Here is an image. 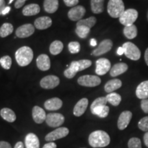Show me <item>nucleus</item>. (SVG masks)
I'll return each mask as SVG.
<instances>
[{
	"label": "nucleus",
	"mask_w": 148,
	"mask_h": 148,
	"mask_svg": "<svg viewBox=\"0 0 148 148\" xmlns=\"http://www.w3.org/2000/svg\"><path fill=\"white\" fill-rule=\"evenodd\" d=\"M107 102H108V101H107L106 97H98L92 101V103H91V106H90V110H93V109L97 108V107L106 106Z\"/></svg>",
	"instance_id": "nucleus-36"
},
{
	"label": "nucleus",
	"mask_w": 148,
	"mask_h": 148,
	"mask_svg": "<svg viewBox=\"0 0 148 148\" xmlns=\"http://www.w3.org/2000/svg\"><path fill=\"white\" fill-rule=\"evenodd\" d=\"M26 1L27 0H16L15 3H14V7L16 8H21Z\"/></svg>",
	"instance_id": "nucleus-43"
},
{
	"label": "nucleus",
	"mask_w": 148,
	"mask_h": 148,
	"mask_svg": "<svg viewBox=\"0 0 148 148\" xmlns=\"http://www.w3.org/2000/svg\"><path fill=\"white\" fill-rule=\"evenodd\" d=\"M111 69V63L107 58H99L96 61L95 73L97 75H103L108 73Z\"/></svg>",
	"instance_id": "nucleus-11"
},
{
	"label": "nucleus",
	"mask_w": 148,
	"mask_h": 148,
	"mask_svg": "<svg viewBox=\"0 0 148 148\" xmlns=\"http://www.w3.org/2000/svg\"><path fill=\"white\" fill-rule=\"evenodd\" d=\"M14 148H24V144L21 141H18L16 143Z\"/></svg>",
	"instance_id": "nucleus-51"
},
{
	"label": "nucleus",
	"mask_w": 148,
	"mask_h": 148,
	"mask_svg": "<svg viewBox=\"0 0 148 148\" xmlns=\"http://www.w3.org/2000/svg\"><path fill=\"white\" fill-rule=\"evenodd\" d=\"M92 62L90 60H79L73 61L69 67L64 71V75L66 78L71 79L76 75L77 72L83 71L91 66Z\"/></svg>",
	"instance_id": "nucleus-2"
},
{
	"label": "nucleus",
	"mask_w": 148,
	"mask_h": 148,
	"mask_svg": "<svg viewBox=\"0 0 148 148\" xmlns=\"http://www.w3.org/2000/svg\"><path fill=\"white\" fill-rule=\"evenodd\" d=\"M110 138L105 131L96 130L92 132L88 137V143L92 147H104L110 144Z\"/></svg>",
	"instance_id": "nucleus-1"
},
{
	"label": "nucleus",
	"mask_w": 148,
	"mask_h": 148,
	"mask_svg": "<svg viewBox=\"0 0 148 148\" xmlns=\"http://www.w3.org/2000/svg\"><path fill=\"white\" fill-rule=\"evenodd\" d=\"M90 29L86 26L83 25H79V26H76L75 28V33L81 38H85L89 34Z\"/></svg>",
	"instance_id": "nucleus-35"
},
{
	"label": "nucleus",
	"mask_w": 148,
	"mask_h": 148,
	"mask_svg": "<svg viewBox=\"0 0 148 148\" xmlns=\"http://www.w3.org/2000/svg\"><path fill=\"white\" fill-rule=\"evenodd\" d=\"M147 21H148V12H147Z\"/></svg>",
	"instance_id": "nucleus-54"
},
{
	"label": "nucleus",
	"mask_w": 148,
	"mask_h": 148,
	"mask_svg": "<svg viewBox=\"0 0 148 148\" xmlns=\"http://www.w3.org/2000/svg\"><path fill=\"white\" fill-rule=\"evenodd\" d=\"M0 148H12L10 144L6 141H0Z\"/></svg>",
	"instance_id": "nucleus-44"
},
{
	"label": "nucleus",
	"mask_w": 148,
	"mask_h": 148,
	"mask_svg": "<svg viewBox=\"0 0 148 148\" xmlns=\"http://www.w3.org/2000/svg\"><path fill=\"white\" fill-rule=\"evenodd\" d=\"M44 106L48 110H57L62 106V101L58 97L51 98L45 101Z\"/></svg>",
	"instance_id": "nucleus-21"
},
{
	"label": "nucleus",
	"mask_w": 148,
	"mask_h": 148,
	"mask_svg": "<svg viewBox=\"0 0 148 148\" xmlns=\"http://www.w3.org/2000/svg\"><path fill=\"white\" fill-rule=\"evenodd\" d=\"M107 11L111 17L119 18L125 11V5L122 0H109Z\"/></svg>",
	"instance_id": "nucleus-4"
},
{
	"label": "nucleus",
	"mask_w": 148,
	"mask_h": 148,
	"mask_svg": "<svg viewBox=\"0 0 148 148\" xmlns=\"http://www.w3.org/2000/svg\"><path fill=\"white\" fill-rule=\"evenodd\" d=\"M69 130L67 127H61L56 129L55 130L49 132L45 136V140L47 141H53V140L60 139V138L65 137L69 134Z\"/></svg>",
	"instance_id": "nucleus-8"
},
{
	"label": "nucleus",
	"mask_w": 148,
	"mask_h": 148,
	"mask_svg": "<svg viewBox=\"0 0 148 148\" xmlns=\"http://www.w3.org/2000/svg\"><path fill=\"white\" fill-rule=\"evenodd\" d=\"M107 101L114 106H119L121 101V97L116 92H110L106 96Z\"/></svg>",
	"instance_id": "nucleus-30"
},
{
	"label": "nucleus",
	"mask_w": 148,
	"mask_h": 148,
	"mask_svg": "<svg viewBox=\"0 0 148 148\" xmlns=\"http://www.w3.org/2000/svg\"><path fill=\"white\" fill-rule=\"evenodd\" d=\"M124 49V54L127 58L138 60L140 58V51L136 45L131 42H126L122 45Z\"/></svg>",
	"instance_id": "nucleus-6"
},
{
	"label": "nucleus",
	"mask_w": 148,
	"mask_h": 148,
	"mask_svg": "<svg viewBox=\"0 0 148 148\" xmlns=\"http://www.w3.org/2000/svg\"><path fill=\"white\" fill-rule=\"evenodd\" d=\"M110 108L108 106H103L97 107L93 110H91V112L95 115H97L100 118H105L108 116Z\"/></svg>",
	"instance_id": "nucleus-32"
},
{
	"label": "nucleus",
	"mask_w": 148,
	"mask_h": 148,
	"mask_svg": "<svg viewBox=\"0 0 148 148\" xmlns=\"http://www.w3.org/2000/svg\"><path fill=\"white\" fill-rule=\"evenodd\" d=\"M86 13V9L82 5H76L68 12V17L71 21H79Z\"/></svg>",
	"instance_id": "nucleus-13"
},
{
	"label": "nucleus",
	"mask_w": 148,
	"mask_h": 148,
	"mask_svg": "<svg viewBox=\"0 0 148 148\" xmlns=\"http://www.w3.org/2000/svg\"><path fill=\"white\" fill-rule=\"evenodd\" d=\"M56 147H57L56 144L53 143V142H50V143H46L44 145L43 147H42V148H56Z\"/></svg>",
	"instance_id": "nucleus-45"
},
{
	"label": "nucleus",
	"mask_w": 148,
	"mask_h": 148,
	"mask_svg": "<svg viewBox=\"0 0 148 148\" xmlns=\"http://www.w3.org/2000/svg\"><path fill=\"white\" fill-rule=\"evenodd\" d=\"M58 0H45L43 6L47 13H54L58 8Z\"/></svg>",
	"instance_id": "nucleus-26"
},
{
	"label": "nucleus",
	"mask_w": 148,
	"mask_h": 148,
	"mask_svg": "<svg viewBox=\"0 0 148 148\" xmlns=\"http://www.w3.org/2000/svg\"><path fill=\"white\" fill-rule=\"evenodd\" d=\"M45 122L50 127H58L63 124L64 122V116L60 113H49L46 116Z\"/></svg>",
	"instance_id": "nucleus-9"
},
{
	"label": "nucleus",
	"mask_w": 148,
	"mask_h": 148,
	"mask_svg": "<svg viewBox=\"0 0 148 148\" xmlns=\"http://www.w3.org/2000/svg\"><path fill=\"white\" fill-rule=\"evenodd\" d=\"M90 44L92 47H95V46L97 45V40L95 38H91L90 40Z\"/></svg>",
	"instance_id": "nucleus-52"
},
{
	"label": "nucleus",
	"mask_w": 148,
	"mask_h": 148,
	"mask_svg": "<svg viewBox=\"0 0 148 148\" xmlns=\"http://www.w3.org/2000/svg\"><path fill=\"white\" fill-rule=\"evenodd\" d=\"M112 41L110 39H105L101 41L98 47L96 49L92 51V54L95 56H99L104 54L112 49Z\"/></svg>",
	"instance_id": "nucleus-12"
},
{
	"label": "nucleus",
	"mask_w": 148,
	"mask_h": 148,
	"mask_svg": "<svg viewBox=\"0 0 148 148\" xmlns=\"http://www.w3.org/2000/svg\"><path fill=\"white\" fill-rule=\"evenodd\" d=\"M25 144L26 148H39L40 142L38 136L34 133H29L25 138Z\"/></svg>",
	"instance_id": "nucleus-20"
},
{
	"label": "nucleus",
	"mask_w": 148,
	"mask_h": 148,
	"mask_svg": "<svg viewBox=\"0 0 148 148\" xmlns=\"http://www.w3.org/2000/svg\"><path fill=\"white\" fill-rule=\"evenodd\" d=\"M137 27L135 25H131L128 26H125L123 28V34L128 39H133L137 36Z\"/></svg>",
	"instance_id": "nucleus-29"
},
{
	"label": "nucleus",
	"mask_w": 148,
	"mask_h": 148,
	"mask_svg": "<svg viewBox=\"0 0 148 148\" xmlns=\"http://www.w3.org/2000/svg\"><path fill=\"white\" fill-rule=\"evenodd\" d=\"M13 32V25L11 23H5L0 27V36L1 38L9 36Z\"/></svg>",
	"instance_id": "nucleus-33"
},
{
	"label": "nucleus",
	"mask_w": 148,
	"mask_h": 148,
	"mask_svg": "<svg viewBox=\"0 0 148 148\" xmlns=\"http://www.w3.org/2000/svg\"><path fill=\"white\" fill-rule=\"evenodd\" d=\"M63 49V43L60 40H54L49 46V51L52 55H58Z\"/></svg>",
	"instance_id": "nucleus-31"
},
{
	"label": "nucleus",
	"mask_w": 148,
	"mask_h": 148,
	"mask_svg": "<svg viewBox=\"0 0 148 148\" xmlns=\"http://www.w3.org/2000/svg\"><path fill=\"white\" fill-rule=\"evenodd\" d=\"M116 53H117L118 55L121 56L124 53V49H123V47H119L117 49V51H116Z\"/></svg>",
	"instance_id": "nucleus-49"
},
{
	"label": "nucleus",
	"mask_w": 148,
	"mask_h": 148,
	"mask_svg": "<svg viewBox=\"0 0 148 148\" xmlns=\"http://www.w3.org/2000/svg\"><path fill=\"white\" fill-rule=\"evenodd\" d=\"M104 0H90L91 10L94 14H99L103 11Z\"/></svg>",
	"instance_id": "nucleus-28"
},
{
	"label": "nucleus",
	"mask_w": 148,
	"mask_h": 148,
	"mask_svg": "<svg viewBox=\"0 0 148 148\" xmlns=\"http://www.w3.org/2000/svg\"><path fill=\"white\" fill-rule=\"evenodd\" d=\"M136 95L138 99H148V80L142 82L136 87Z\"/></svg>",
	"instance_id": "nucleus-22"
},
{
	"label": "nucleus",
	"mask_w": 148,
	"mask_h": 148,
	"mask_svg": "<svg viewBox=\"0 0 148 148\" xmlns=\"http://www.w3.org/2000/svg\"><path fill=\"white\" fill-rule=\"evenodd\" d=\"M46 116H47V114H46L45 110L42 108L38 106H35L33 108L32 118L36 123L40 124V123H43L45 121Z\"/></svg>",
	"instance_id": "nucleus-17"
},
{
	"label": "nucleus",
	"mask_w": 148,
	"mask_h": 148,
	"mask_svg": "<svg viewBox=\"0 0 148 148\" xmlns=\"http://www.w3.org/2000/svg\"><path fill=\"white\" fill-rule=\"evenodd\" d=\"M68 47L71 53H77L80 51V44L77 41L70 42L68 45Z\"/></svg>",
	"instance_id": "nucleus-39"
},
{
	"label": "nucleus",
	"mask_w": 148,
	"mask_h": 148,
	"mask_svg": "<svg viewBox=\"0 0 148 148\" xmlns=\"http://www.w3.org/2000/svg\"><path fill=\"white\" fill-rule=\"evenodd\" d=\"M138 16V13L137 10L133 8L127 9L120 16L119 18V22L125 26L133 25V23L137 19Z\"/></svg>",
	"instance_id": "nucleus-5"
},
{
	"label": "nucleus",
	"mask_w": 148,
	"mask_h": 148,
	"mask_svg": "<svg viewBox=\"0 0 148 148\" xmlns=\"http://www.w3.org/2000/svg\"><path fill=\"white\" fill-rule=\"evenodd\" d=\"M122 86L121 81L119 79H110L108 82H106V84L104 86V90L106 92L110 93L114 90L119 89Z\"/></svg>",
	"instance_id": "nucleus-24"
},
{
	"label": "nucleus",
	"mask_w": 148,
	"mask_h": 148,
	"mask_svg": "<svg viewBox=\"0 0 148 148\" xmlns=\"http://www.w3.org/2000/svg\"><path fill=\"white\" fill-rule=\"evenodd\" d=\"M0 114L3 119L10 123L14 122L16 120V114L14 112L8 108H3L1 109L0 111Z\"/></svg>",
	"instance_id": "nucleus-27"
},
{
	"label": "nucleus",
	"mask_w": 148,
	"mask_h": 148,
	"mask_svg": "<svg viewBox=\"0 0 148 148\" xmlns=\"http://www.w3.org/2000/svg\"><path fill=\"white\" fill-rule=\"evenodd\" d=\"M64 3L68 7H74L79 3V0H63Z\"/></svg>",
	"instance_id": "nucleus-42"
},
{
	"label": "nucleus",
	"mask_w": 148,
	"mask_h": 148,
	"mask_svg": "<svg viewBox=\"0 0 148 148\" xmlns=\"http://www.w3.org/2000/svg\"><path fill=\"white\" fill-rule=\"evenodd\" d=\"M88 100L86 98H82L77 101L73 108V114L76 116H80L84 113L87 108Z\"/></svg>",
	"instance_id": "nucleus-18"
},
{
	"label": "nucleus",
	"mask_w": 148,
	"mask_h": 148,
	"mask_svg": "<svg viewBox=\"0 0 148 148\" xmlns=\"http://www.w3.org/2000/svg\"><path fill=\"white\" fill-rule=\"evenodd\" d=\"M143 140H144V143L146 147H148V132H146L145 133L143 136Z\"/></svg>",
	"instance_id": "nucleus-47"
},
{
	"label": "nucleus",
	"mask_w": 148,
	"mask_h": 148,
	"mask_svg": "<svg viewBox=\"0 0 148 148\" xmlns=\"http://www.w3.org/2000/svg\"><path fill=\"white\" fill-rule=\"evenodd\" d=\"M13 1H14V0H10V1H9V3H11Z\"/></svg>",
	"instance_id": "nucleus-53"
},
{
	"label": "nucleus",
	"mask_w": 148,
	"mask_h": 148,
	"mask_svg": "<svg viewBox=\"0 0 148 148\" xmlns=\"http://www.w3.org/2000/svg\"><path fill=\"white\" fill-rule=\"evenodd\" d=\"M132 117V113L129 110L122 112L119 116L117 121V126L120 130H123L129 125L131 119Z\"/></svg>",
	"instance_id": "nucleus-15"
},
{
	"label": "nucleus",
	"mask_w": 148,
	"mask_h": 148,
	"mask_svg": "<svg viewBox=\"0 0 148 148\" xmlns=\"http://www.w3.org/2000/svg\"><path fill=\"white\" fill-rule=\"evenodd\" d=\"M144 58H145V63L148 66V47L146 49L145 51V55H144Z\"/></svg>",
	"instance_id": "nucleus-50"
},
{
	"label": "nucleus",
	"mask_w": 148,
	"mask_h": 148,
	"mask_svg": "<svg viewBox=\"0 0 148 148\" xmlns=\"http://www.w3.org/2000/svg\"><path fill=\"white\" fill-rule=\"evenodd\" d=\"M127 69H128V66L127 65V64L123 63V62L116 63L110 69V75L112 77L118 76L127 71Z\"/></svg>",
	"instance_id": "nucleus-23"
},
{
	"label": "nucleus",
	"mask_w": 148,
	"mask_h": 148,
	"mask_svg": "<svg viewBox=\"0 0 148 148\" xmlns=\"http://www.w3.org/2000/svg\"><path fill=\"white\" fill-rule=\"evenodd\" d=\"M10 9L11 8L10 6H5L2 11V15H6L7 14L9 13V12L10 11Z\"/></svg>",
	"instance_id": "nucleus-48"
},
{
	"label": "nucleus",
	"mask_w": 148,
	"mask_h": 148,
	"mask_svg": "<svg viewBox=\"0 0 148 148\" xmlns=\"http://www.w3.org/2000/svg\"><path fill=\"white\" fill-rule=\"evenodd\" d=\"M97 19L95 16H90L85 19H81L77 21L76 24L77 26H79V25H83V26H86L88 27V28H91L95 25Z\"/></svg>",
	"instance_id": "nucleus-34"
},
{
	"label": "nucleus",
	"mask_w": 148,
	"mask_h": 148,
	"mask_svg": "<svg viewBox=\"0 0 148 148\" xmlns=\"http://www.w3.org/2000/svg\"><path fill=\"white\" fill-rule=\"evenodd\" d=\"M37 67L41 71H47L50 69L51 62L49 57L47 54H40L36 59Z\"/></svg>",
	"instance_id": "nucleus-16"
},
{
	"label": "nucleus",
	"mask_w": 148,
	"mask_h": 148,
	"mask_svg": "<svg viewBox=\"0 0 148 148\" xmlns=\"http://www.w3.org/2000/svg\"><path fill=\"white\" fill-rule=\"evenodd\" d=\"M0 64L4 69H10L12 65V59L9 56H5L0 58Z\"/></svg>",
	"instance_id": "nucleus-37"
},
{
	"label": "nucleus",
	"mask_w": 148,
	"mask_h": 148,
	"mask_svg": "<svg viewBox=\"0 0 148 148\" xmlns=\"http://www.w3.org/2000/svg\"><path fill=\"white\" fill-rule=\"evenodd\" d=\"M5 7V2L4 0H0V15L2 14V11Z\"/></svg>",
	"instance_id": "nucleus-46"
},
{
	"label": "nucleus",
	"mask_w": 148,
	"mask_h": 148,
	"mask_svg": "<svg viewBox=\"0 0 148 148\" xmlns=\"http://www.w3.org/2000/svg\"><path fill=\"white\" fill-rule=\"evenodd\" d=\"M59 84H60L59 77L53 75L44 77L40 82V86L45 89H52L58 86Z\"/></svg>",
	"instance_id": "nucleus-10"
},
{
	"label": "nucleus",
	"mask_w": 148,
	"mask_h": 148,
	"mask_svg": "<svg viewBox=\"0 0 148 148\" xmlns=\"http://www.w3.org/2000/svg\"><path fill=\"white\" fill-rule=\"evenodd\" d=\"M34 53L32 49L27 46H23L17 49L15 53L16 62L19 66H25L32 62Z\"/></svg>",
	"instance_id": "nucleus-3"
},
{
	"label": "nucleus",
	"mask_w": 148,
	"mask_h": 148,
	"mask_svg": "<svg viewBox=\"0 0 148 148\" xmlns=\"http://www.w3.org/2000/svg\"><path fill=\"white\" fill-rule=\"evenodd\" d=\"M40 6L36 3H31L24 7L22 13L24 16H34L40 12Z\"/></svg>",
	"instance_id": "nucleus-25"
},
{
	"label": "nucleus",
	"mask_w": 148,
	"mask_h": 148,
	"mask_svg": "<svg viewBox=\"0 0 148 148\" xmlns=\"http://www.w3.org/2000/svg\"><path fill=\"white\" fill-rule=\"evenodd\" d=\"M127 145H128V148H142L141 141L140 138L136 137L131 138L129 140Z\"/></svg>",
	"instance_id": "nucleus-38"
},
{
	"label": "nucleus",
	"mask_w": 148,
	"mask_h": 148,
	"mask_svg": "<svg viewBox=\"0 0 148 148\" xmlns=\"http://www.w3.org/2000/svg\"><path fill=\"white\" fill-rule=\"evenodd\" d=\"M35 30L34 26L30 23L24 24L18 27L16 30V36L18 38H27L34 34Z\"/></svg>",
	"instance_id": "nucleus-14"
},
{
	"label": "nucleus",
	"mask_w": 148,
	"mask_h": 148,
	"mask_svg": "<svg viewBox=\"0 0 148 148\" xmlns=\"http://www.w3.org/2000/svg\"><path fill=\"white\" fill-rule=\"evenodd\" d=\"M138 128L140 130L148 132V116L142 118L141 119L138 121Z\"/></svg>",
	"instance_id": "nucleus-40"
},
{
	"label": "nucleus",
	"mask_w": 148,
	"mask_h": 148,
	"mask_svg": "<svg viewBox=\"0 0 148 148\" xmlns=\"http://www.w3.org/2000/svg\"><path fill=\"white\" fill-rule=\"evenodd\" d=\"M77 83L80 86L86 87H95L101 84V79L97 75H85L79 77Z\"/></svg>",
	"instance_id": "nucleus-7"
},
{
	"label": "nucleus",
	"mask_w": 148,
	"mask_h": 148,
	"mask_svg": "<svg viewBox=\"0 0 148 148\" xmlns=\"http://www.w3.org/2000/svg\"><path fill=\"white\" fill-rule=\"evenodd\" d=\"M51 24H52V21L50 17L41 16L35 20L34 27L38 29H45L49 28Z\"/></svg>",
	"instance_id": "nucleus-19"
},
{
	"label": "nucleus",
	"mask_w": 148,
	"mask_h": 148,
	"mask_svg": "<svg viewBox=\"0 0 148 148\" xmlns=\"http://www.w3.org/2000/svg\"><path fill=\"white\" fill-rule=\"evenodd\" d=\"M140 107L145 113H148V99H142L140 102Z\"/></svg>",
	"instance_id": "nucleus-41"
}]
</instances>
